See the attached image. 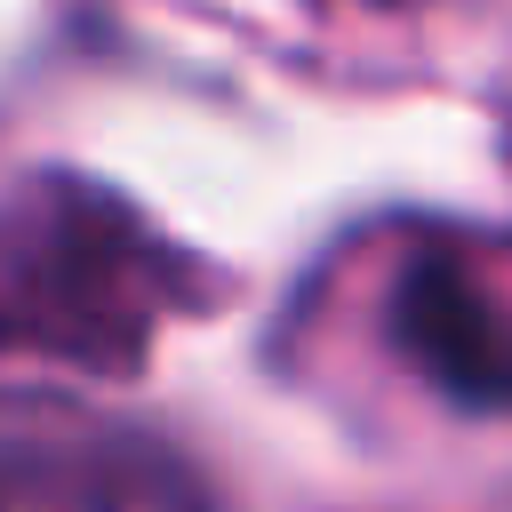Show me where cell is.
Listing matches in <instances>:
<instances>
[{
  "instance_id": "cell-2",
  "label": "cell",
  "mask_w": 512,
  "mask_h": 512,
  "mask_svg": "<svg viewBox=\"0 0 512 512\" xmlns=\"http://www.w3.org/2000/svg\"><path fill=\"white\" fill-rule=\"evenodd\" d=\"M384 336L440 400L472 416H512V304L456 248H424L392 272Z\"/></svg>"
},
{
  "instance_id": "cell-3",
  "label": "cell",
  "mask_w": 512,
  "mask_h": 512,
  "mask_svg": "<svg viewBox=\"0 0 512 512\" xmlns=\"http://www.w3.org/2000/svg\"><path fill=\"white\" fill-rule=\"evenodd\" d=\"M0 512H216V488L152 432H48L0 440Z\"/></svg>"
},
{
  "instance_id": "cell-1",
  "label": "cell",
  "mask_w": 512,
  "mask_h": 512,
  "mask_svg": "<svg viewBox=\"0 0 512 512\" xmlns=\"http://www.w3.org/2000/svg\"><path fill=\"white\" fill-rule=\"evenodd\" d=\"M224 296L128 192L88 176H24L0 192V360L136 376L168 320Z\"/></svg>"
}]
</instances>
